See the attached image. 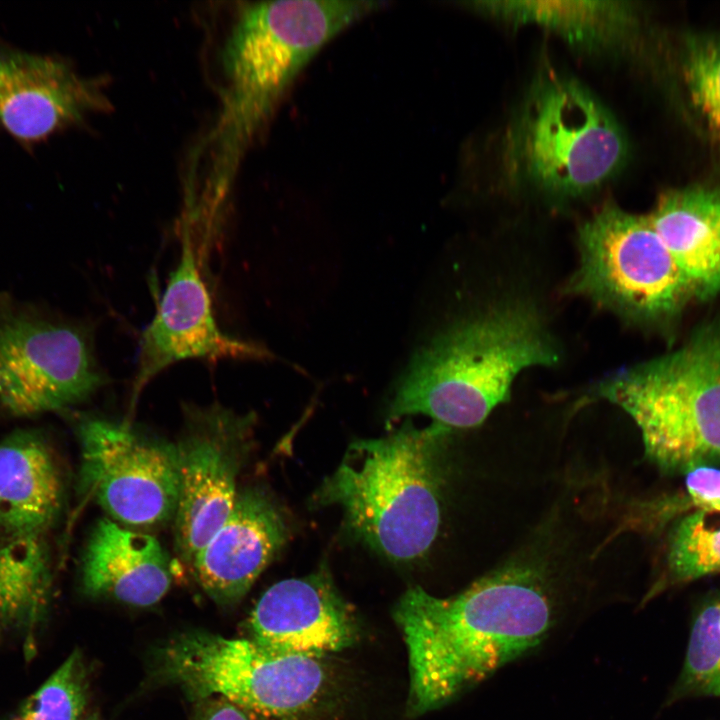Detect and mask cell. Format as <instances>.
Wrapping results in <instances>:
<instances>
[{
    "mask_svg": "<svg viewBox=\"0 0 720 720\" xmlns=\"http://www.w3.org/2000/svg\"><path fill=\"white\" fill-rule=\"evenodd\" d=\"M383 1L282 0L244 7L222 53L226 80L216 141L234 163L314 55Z\"/></svg>",
    "mask_w": 720,
    "mask_h": 720,
    "instance_id": "obj_4",
    "label": "cell"
},
{
    "mask_svg": "<svg viewBox=\"0 0 720 720\" xmlns=\"http://www.w3.org/2000/svg\"><path fill=\"white\" fill-rule=\"evenodd\" d=\"M393 616L409 656L408 712L417 716L537 647L553 625L554 608L536 575L518 568L447 598L411 587Z\"/></svg>",
    "mask_w": 720,
    "mask_h": 720,
    "instance_id": "obj_1",
    "label": "cell"
},
{
    "mask_svg": "<svg viewBox=\"0 0 720 720\" xmlns=\"http://www.w3.org/2000/svg\"><path fill=\"white\" fill-rule=\"evenodd\" d=\"M666 560L673 583L720 572V510L696 508L679 520L669 537Z\"/></svg>",
    "mask_w": 720,
    "mask_h": 720,
    "instance_id": "obj_21",
    "label": "cell"
},
{
    "mask_svg": "<svg viewBox=\"0 0 720 720\" xmlns=\"http://www.w3.org/2000/svg\"><path fill=\"white\" fill-rule=\"evenodd\" d=\"M180 255L157 303L156 313L143 330L133 381L136 395L159 373L179 361L205 359H262V347L223 332L213 314L202 274L200 250L193 228L184 221Z\"/></svg>",
    "mask_w": 720,
    "mask_h": 720,
    "instance_id": "obj_12",
    "label": "cell"
},
{
    "mask_svg": "<svg viewBox=\"0 0 720 720\" xmlns=\"http://www.w3.org/2000/svg\"><path fill=\"white\" fill-rule=\"evenodd\" d=\"M474 9L514 23L531 22L559 32L569 40L603 43L626 32L634 22L624 2L478 1Z\"/></svg>",
    "mask_w": 720,
    "mask_h": 720,
    "instance_id": "obj_19",
    "label": "cell"
},
{
    "mask_svg": "<svg viewBox=\"0 0 720 720\" xmlns=\"http://www.w3.org/2000/svg\"><path fill=\"white\" fill-rule=\"evenodd\" d=\"M85 672L75 650L9 720H77L87 702Z\"/></svg>",
    "mask_w": 720,
    "mask_h": 720,
    "instance_id": "obj_23",
    "label": "cell"
},
{
    "mask_svg": "<svg viewBox=\"0 0 720 720\" xmlns=\"http://www.w3.org/2000/svg\"><path fill=\"white\" fill-rule=\"evenodd\" d=\"M449 431L408 421L384 437L353 442L315 503L340 507L351 533L388 559L423 557L441 522L440 451Z\"/></svg>",
    "mask_w": 720,
    "mask_h": 720,
    "instance_id": "obj_3",
    "label": "cell"
},
{
    "mask_svg": "<svg viewBox=\"0 0 720 720\" xmlns=\"http://www.w3.org/2000/svg\"><path fill=\"white\" fill-rule=\"evenodd\" d=\"M184 412L183 432L175 445L180 481L175 544L182 559L192 563L233 509L252 416L218 403L190 405Z\"/></svg>",
    "mask_w": 720,
    "mask_h": 720,
    "instance_id": "obj_10",
    "label": "cell"
},
{
    "mask_svg": "<svg viewBox=\"0 0 720 720\" xmlns=\"http://www.w3.org/2000/svg\"><path fill=\"white\" fill-rule=\"evenodd\" d=\"M104 383L78 328L26 318L0 323V406L10 413L28 416L65 408Z\"/></svg>",
    "mask_w": 720,
    "mask_h": 720,
    "instance_id": "obj_11",
    "label": "cell"
},
{
    "mask_svg": "<svg viewBox=\"0 0 720 720\" xmlns=\"http://www.w3.org/2000/svg\"><path fill=\"white\" fill-rule=\"evenodd\" d=\"M580 263L569 290L625 316L657 319L674 312L689 285L647 216L603 206L579 231Z\"/></svg>",
    "mask_w": 720,
    "mask_h": 720,
    "instance_id": "obj_8",
    "label": "cell"
},
{
    "mask_svg": "<svg viewBox=\"0 0 720 720\" xmlns=\"http://www.w3.org/2000/svg\"><path fill=\"white\" fill-rule=\"evenodd\" d=\"M674 696L720 697V593L695 616L683 669Z\"/></svg>",
    "mask_w": 720,
    "mask_h": 720,
    "instance_id": "obj_22",
    "label": "cell"
},
{
    "mask_svg": "<svg viewBox=\"0 0 720 720\" xmlns=\"http://www.w3.org/2000/svg\"><path fill=\"white\" fill-rule=\"evenodd\" d=\"M196 720H252L246 711L222 698L204 700Z\"/></svg>",
    "mask_w": 720,
    "mask_h": 720,
    "instance_id": "obj_26",
    "label": "cell"
},
{
    "mask_svg": "<svg viewBox=\"0 0 720 720\" xmlns=\"http://www.w3.org/2000/svg\"><path fill=\"white\" fill-rule=\"evenodd\" d=\"M595 393L633 419L662 469L687 472L720 457V329L617 372Z\"/></svg>",
    "mask_w": 720,
    "mask_h": 720,
    "instance_id": "obj_5",
    "label": "cell"
},
{
    "mask_svg": "<svg viewBox=\"0 0 720 720\" xmlns=\"http://www.w3.org/2000/svg\"><path fill=\"white\" fill-rule=\"evenodd\" d=\"M48 551L40 536L10 537L0 544L1 624L32 632L51 594Z\"/></svg>",
    "mask_w": 720,
    "mask_h": 720,
    "instance_id": "obj_20",
    "label": "cell"
},
{
    "mask_svg": "<svg viewBox=\"0 0 720 720\" xmlns=\"http://www.w3.org/2000/svg\"><path fill=\"white\" fill-rule=\"evenodd\" d=\"M558 358L533 307L496 306L454 323L414 355L397 384L388 420L424 415L449 430L479 426L508 399L521 371L554 365Z\"/></svg>",
    "mask_w": 720,
    "mask_h": 720,
    "instance_id": "obj_2",
    "label": "cell"
},
{
    "mask_svg": "<svg viewBox=\"0 0 720 720\" xmlns=\"http://www.w3.org/2000/svg\"><path fill=\"white\" fill-rule=\"evenodd\" d=\"M162 671L195 699L222 698L267 717L304 712L323 691L320 658L269 650L251 639L190 632L172 640Z\"/></svg>",
    "mask_w": 720,
    "mask_h": 720,
    "instance_id": "obj_7",
    "label": "cell"
},
{
    "mask_svg": "<svg viewBox=\"0 0 720 720\" xmlns=\"http://www.w3.org/2000/svg\"><path fill=\"white\" fill-rule=\"evenodd\" d=\"M511 144L526 178L558 196L600 187L623 166L628 151L608 110L578 82L552 73L532 87Z\"/></svg>",
    "mask_w": 720,
    "mask_h": 720,
    "instance_id": "obj_6",
    "label": "cell"
},
{
    "mask_svg": "<svg viewBox=\"0 0 720 720\" xmlns=\"http://www.w3.org/2000/svg\"><path fill=\"white\" fill-rule=\"evenodd\" d=\"M77 433L83 494L126 525H154L175 515L180 487L175 445L101 417L84 418Z\"/></svg>",
    "mask_w": 720,
    "mask_h": 720,
    "instance_id": "obj_9",
    "label": "cell"
},
{
    "mask_svg": "<svg viewBox=\"0 0 720 720\" xmlns=\"http://www.w3.org/2000/svg\"><path fill=\"white\" fill-rule=\"evenodd\" d=\"M682 75L693 106L720 138V36L697 35L686 40Z\"/></svg>",
    "mask_w": 720,
    "mask_h": 720,
    "instance_id": "obj_24",
    "label": "cell"
},
{
    "mask_svg": "<svg viewBox=\"0 0 720 720\" xmlns=\"http://www.w3.org/2000/svg\"><path fill=\"white\" fill-rule=\"evenodd\" d=\"M110 106L98 82L64 60L0 49V127L15 138L40 141Z\"/></svg>",
    "mask_w": 720,
    "mask_h": 720,
    "instance_id": "obj_13",
    "label": "cell"
},
{
    "mask_svg": "<svg viewBox=\"0 0 720 720\" xmlns=\"http://www.w3.org/2000/svg\"><path fill=\"white\" fill-rule=\"evenodd\" d=\"M249 630L264 648L317 658L351 646L358 636L352 609L324 571L269 587L250 614Z\"/></svg>",
    "mask_w": 720,
    "mask_h": 720,
    "instance_id": "obj_14",
    "label": "cell"
},
{
    "mask_svg": "<svg viewBox=\"0 0 720 720\" xmlns=\"http://www.w3.org/2000/svg\"><path fill=\"white\" fill-rule=\"evenodd\" d=\"M0 627H1V621H0Z\"/></svg>",
    "mask_w": 720,
    "mask_h": 720,
    "instance_id": "obj_27",
    "label": "cell"
},
{
    "mask_svg": "<svg viewBox=\"0 0 720 720\" xmlns=\"http://www.w3.org/2000/svg\"><path fill=\"white\" fill-rule=\"evenodd\" d=\"M647 217L692 295L720 292V185L666 192Z\"/></svg>",
    "mask_w": 720,
    "mask_h": 720,
    "instance_id": "obj_18",
    "label": "cell"
},
{
    "mask_svg": "<svg viewBox=\"0 0 720 720\" xmlns=\"http://www.w3.org/2000/svg\"><path fill=\"white\" fill-rule=\"evenodd\" d=\"M171 576L169 557L155 537L106 518L93 529L81 564L87 594L147 607L165 596Z\"/></svg>",
    "mask_w": 720,
    "mask_h": 720,
    "instance_id": "obj_16",
    "label": "cell"
},
{
    "mask_svg": "<svg viewBox=\"0 0 720 720\" xmlns=\"http://www.w3.org/2000/svg\"><path fill=\"white\" fill-rule=\"evenodd\" d=\"M63 484L55 456L36 432L0 441V528L10 537L40 536L58 517Z\"/></svg>",
    "mask_w": 720,
    "mask_h": 720,
    "instance_id": "obj_17",
    "label": "cell"
},
{
    "mask_svg": "<svg viewBox=\"0 0 720 720\" xmlns=\"http://www.w3.org/2000/svg\"><path fill=\"white\" fill-rule=\"evenodd\" d=\"M286 537L284 518L271 498L257 488L239 490L231 513L192 561L200 586L219 605L239 602Z\"/></svg>",
    "mask_w": 720,
    "mask_h": 720,
    "instance_id": "obj_15",
    "label": "cell"
},
{
    "mask_svg": "<svg viewBox=\"0 0 720 720\" xmlns=\"http://www.w3.org/2000/svg\"><path fill=\"white\" fill-rule=\"evenodd\" d=\"M687 492L698 509L720 510V470L699 465L686 472Z\"/></svg>",
    "mask_w": 720,
    "mask_h": 720,
    "instance_id": "obj_25",
    "label": "cell"
}]
</instances>
